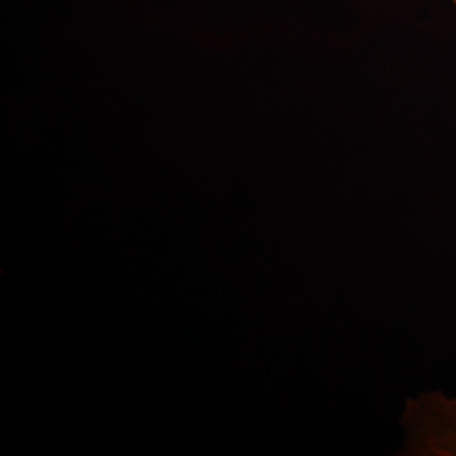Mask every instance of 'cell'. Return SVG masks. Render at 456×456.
<instances>
[{
    "label": "cell",
    "instance_id": "6da1fadb",
    "mask_svg": "<svg viewBox=\"0 0 456 456\" xmlns=\"http://www.w3.org/2000/svg\"><path fill=\"white\" fill-rule=\"evenodd\" d=\"M403 455L456 456V394L426 391L406 401Z\"/></svg>",
    "mask_w": 456,
    "mask_h": 456
},
{
    "label": "cell",
    "instance_id": "7a4b0ae2",
    "mask_svg": "<svg viewBox=\"0 0 456 456\" xmlns=\"http://www.w3.org/2000/svg\"><path fill=\"white\" fill-rule=\"evenodd\" d=\"M455 4H456V0H455Z\"/></svg>",
    "mask_w": 456,
    "mask_h": 456
}]
</instances>
